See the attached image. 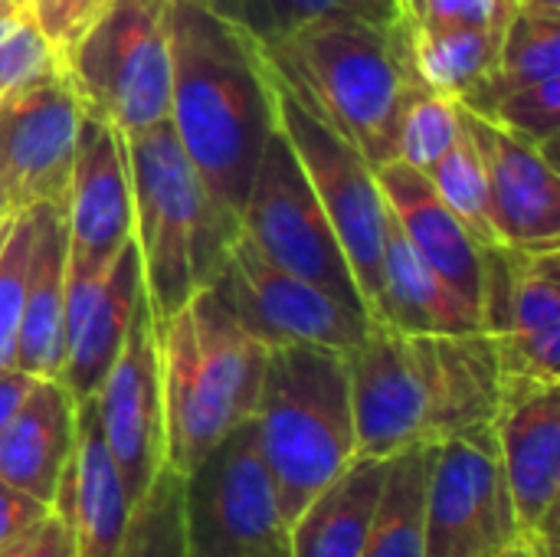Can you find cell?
<instances>
[{"label":"cell","mask_w":560,"mask_h":557,"mask_svg":"<svg viewBox=\"0 0 560 557\" xmlns=\"http://www.w3.org/2000/svg\"><path fill=\"white\" fill-rule=\"evenodd\" d=\"M187 557H292V529L253 417L184 476Z\"/></svg>","instance_id":"8"},{"label":"cell","mask_w":560,"mask_h":557,"mask_svg":"<svg viewBox=\"0 0 560 557\" xmlns=\"http://www.w3.org/2000/svg\"><path fill=\"white\" fill-rule=\"evenodd\" d=\"M479 325L492 338L505 378L560 381L558 246H486Z\"/></svg>","instance_id":"13"},{"label":"cell","mask_w":560,"mask_h":557,"mask_svg":"<svg viewBox=\"0 0 560 557\" xmlns=\"http://www.w3.org/2000/svg\"><path fill=\"white\" fill-rule=\"evenodd\" d=\"M59 66L82 112L121 138L167 121L171 0H98L59 46Z\"/></svg>","instance_id":"7"},{"label":"cell","mask_w":560,"mask_h":557,"mask_svg":"<svg viewBox=\"0 0 560 557\" xmlns=\"http://www.w3.org/2000/svg\"><path fill=\"white\" fill-rule=\"evenodd\" d=\"M358 456L390 460L492 423L502 397V364L486 332L407 335L371 322L345 355Z\"/></svg>","instance_id":"2"},{"label":"cell","mask_w":560,"mask_h":557,"mask_svg":"<svg viewBox=\"0 0 560 557\" xmlns=\"http://www.w3.org/2000/svg\"><path fill=\"white\" fill-rule=\"evenodd\" d=\"M463 135V105L450 95L430 92L413 82L400 105L397 121V158L417 171H430Z\"/></svg>","instance_id":"30"},{"label":"cell","mask_w":560,"mask_h":557,"mask_svg":"<svg viewBox=\"0 0 560 557\" xmlns=\"http://www.w3.org/2000/svg\"><path fill=\"white\" fill-rule=\"evenodd\" d=\"M200 3H207L213 13H220L243 33H249L259 46L299 30L308 20L345 10L341 0H200Z\"/></svg>","instance_id":"34"},{"label":"cell","mask_w":560,"mask_h":557,"mask_svg":"<svg viewBox=\"0 0 560 557\" xmlns=\"http://www.w3.org/2000/svg\"><path fill=\"white\" fill-rule=\"evenodd\" d=\"M164 463L187 476L256 410L269 348L207 286L158 322Z\"/></svg>","instance_id":"4"},{"label":"cell","mask_w":560,"mask_h":557,"mask_svg":"<svg viewBox=\"0 0 560 557\" xmlns=\"http://www.w3.org/2000/svg\"><path fill=\"white\" fill-rule=\"evenodd\" d=\"M75 450V397L56 378H36L0 433V479L52 506Z\"/></svg>","instance_id":"22"},{"label":"cell","mask_w":560,"mask_h":557,"mask_svg":"<svg viewBox=\"0 0 560 557\" xmlns=\"http://www.w3.org/2000/svg\"><path fill=\"white\" fill-rule=\"evenodd\" d=\"M0 223H3V220H0Z\"/></svg>","instance_id":"46"},{"label":"cell","mask_w":560,"mask_h":557,"mask_svg":"<svg viewBox=\"0 0 560 557\" xmlns=\"http://www.w3.org/2000/svg\"><path fill=\"white\" fill-rule=\"evenodd\" d=\"M30 236H33V213L23 210L10 220V230L0 243V374L16 368Z\"/></svg>","instance_id":"33"},{"label":"cell","mask_w":560,"mask_h":557,"mask_svg":"<svg viewBox=\"0 0 560 557\" xmlns=\"http://www.w3.org/2000/svg\"><path fill=\"white\" fill-rule=\"evenodd\" d=\"M82 105L59 72L0 98V220L36 204H62Z\"/></svg>","instance_id":"14"},{"label":"cell","mask_w":560,"mask_h":557,"mask_svg":"<svg viewBox=\"0 0 560 557\" xmlns=\"http://www.w3.org/2000/svg\"><path fill=\"white\" fill-rule=\"evenodd\" d=\"M518 542L492 423L433 443L427 479V557H499Z\"/></svg>","instance_id":"11"},{"label":"cell","mask_w":560,"mask_h":557,"mask_svg":"<svg viewBox=\"0 0 560 557\" xmlns=\"http://www.w3.org/2000/svg\"><path fill=\"white\" fill-rule=\"evenodd\" d=\"M345 10L371 20V23H381V26H394L397 23V3L394 0H341Z\"/></svg>","instance_id":"42"},{"label":"cell","mask_w":560,"mask_h":557,"mask_svg":"<svg viewBox=\"0 0 560 557\" xmlns=\"http://www.w3.org/2000/svg\"><path fill=\"white\" fill-rule=\"evenodd\" d=\"M240 236L266 263L325 289L351 309L368 312L345 250L312 190L299 154L292 151L279 125L269 135L259 167L253 174L240 213Z\"/></svg>","instance_id":"9"},{"label":"cell","mask_w":560,"mask_h":557,"mask_svg":"<svg viewBox=\"0 0 560 557\" xmlns=\"http://www.w3.org/2000/svg\"><path fill=\"white\" fill-rule=\"evenodd\" d=\"M430 184L443 197V204L459 217V223L476 236L479 246H495V227H492V210H489V184H486V167L482 158L466 131V115H463V135L456 144L427 171Z\"/></svg>","instance_id":"31"},{"label":"cell","mask_w":560,"mask_h":557,"mask_svg":"<svg viewBox=\"0 0 560 557\" xmlns=\"http://www.w3.org/2000/svg\"><path fill=\"white\" fill-rule=\"evenodd\" d=\"M33 381H36V378L23 374V371H16V368L0 374V433L7 430V423H10V417L16 414V407L23 404V397L30 394Z\"/></svg>","instance_id":"41"},{"label":"cell","mask_w":560,"mask_h":557,"mask_svg":"<svg viewBox=\"0 0 560 557\" xmlns=\"http://www.w3.org/2000/svg\"><path fill=\"white\" fill-rule=\"evenodd\" d=\"M495 446L512 492L518 535L558 509L560 492V381L505 378L492 417Z\"/></svg>","instance_id":"18"},{"label":"cell","mask_w":560,"mask_h":557,"mask_svg":"<svg viewBox=\"0 0 560 557\" xmlns=\"http://www.w3.org/2000/svg\"><path fill=\"white\" fill-rule=\"evenodd\" d=\"M499 557H558V509H551L532 535H518Z\"/></svg>","instance_id":"40"},{"label":"cell","mask_w":560,"mask_h":557,"mask_svg":"<svg viewBox=\"0 0 560 557\" xmlns=\"http://www.w3.org/2000/svg\"><path fill=\"white\" fill-rule=\"evenodd\" d=\"M548 79H560V20L515 10L502 33L495 66L459 98V105L469 112H482L492 98Z\"/></svg>","instance_id":"28"},{"label":"cell","mask_w":560,"mask_h":557,"mask_svg":"<svg viewBox=\"0 0 560 557\" xmlns=\"http://www.w3.org/2000/svg\"><path fill=\"white\" fill-rule=\"evenodd\" d=\"M387 210L413 243V250L436 269V276L479 315L482 292V250L459 217L443 204L430 177L404 161L377 167Z\"/></svg>","instance_id":"20"},{"label":"cell","mask_w":560,"mask_h":557,"mask_svg":"<svg viewBox=\"0 0 560 557\" xmlns=\"http://www.w3.org/2000/svg\"><path fill=\"white\" fill-rule=\"evenodd\" d=\"M253 427L292 529L302 509L358 456L345 355L305 345L272 348Z\"/></svg>","instance_id":"6"},{"label":"cell","mask_w":560,"mask_h":557,"mask_svg":"<svg viewBox=\"0 0 560 557\" xmlns=\"http://www.w3.org/2000/svg\"><path fill=\"white\" fill-rule=\"evenodd\" d=\"M171 131L217 207L240 223L279 125L259 43L200 0H171Z\"/></svg>","instance_id":"1"},{"label":"cell","mask_w":560,"mask_h":557,"mask_svg":"<svg viewBox=\"0 0 560 557\" xmlns=\"http://www.w3.org/2000/svg\"><path fill=\"white\" fill-rule=\"evenodd\" d=\"M59 69V53L49 43L33 3L0 0V98Z\"/></svg>","instance_id":"32"},{"label":"cell","mask_w":560,"mask_h":557,"mask_svg":"<svg viewBox=\"0 0 560 557\" xmlns=\"http://www.w3.org/2000/svg\"><path fill=\"white\" fill-rule=\"evenodd\" d=\"M30 3H33V10H36V16L43 23L46 36H49V43L59 53V46L72 36V30L85 20V13L98 0H30Z\"/></svg>","instance_id":"39"},{"label":"cell","mask_w":560,"mask_h":557,"mask_svg":"<svg viewBox=\"0 0 560 557\" xmlns=\"http://www.w3.org/2000/svg\"><path fill=\"white\" fill-rule=\"evenodd\" d=\"M115 557H187L184 542V476L167 463L135 502Z\"/></svg>","instance_id":"29"},{"label":"cell","mask_w":560,"mask_h":557,"mask_svg":"<svg viewBox=\"0 0 560 557\" xmlns=\"http://www.w3.org/2000/svg\"><path fill=\"white\" fill-rule=\"evenodd\" d=\"M131 509L135 506L125 492L121 473L102 437L95 401H79L75 450L69 466V512L79 557H115L125 538Z\"/></svg>","instance_id":"23"},{"label":"cell","mask_w":560,"mask_h":557,"mask_svg":"<svg viewBox=\"0 0 560 557\" xmlns=\"http://www.w3.org/2000/svg\"><path fill=\"white\" fill-rule=\"evenodd\" d=\"M276 115L345 250L361 302L368 315L377 318L381 289H384V240H387V200L377 184V167L351 141H345L338 131L322 125L315 115H308L279 82H276Z\"/></svg>","instance_id":"10"},{"label":"cell","mask_w":560,"mask_h":557,"mask_svg":"<svg viewBox=\"0 0 560 557\" xmlns=\"http://www.w3.org/2000/svg\"><path fill=\"white\" fill-rule=\"evenodd\" d=\"M276 82L374 167L397 158V121L413 76L400 30L335 10L262 43Z\"/></svg>","instance_id":"3"},{"label":"cell","mask_w":560,"mask_h":557,"mask_svg":"<svg viewBox=\"0 0 560 557\" xmlns=\"http://www.w3.org/2000/svg\"><path fill=\"white\" fill-rule=\"evenodd\" d=\"M26 286H23V318L16 345V371L30 378H56L66 358V213L62 204H36Z\"/></svg>","instance_id":"21"},{"label":"cell","mask_w":560,"mask_h":557,"mask_svg":"<svg viewBox=\"0 0 560 557\" xmlns=\"http://www.w3.org/2000/svg\"><path fill=\"white\" fill-rule=\"evenodd\" d=\"M381 325L407 335H466L482 332L479 315L436 276V269L413 250L394 213L387 210L384 240V289H381Z\"/></svg>","instance_id":"24"},{"label":"cell","mask_w":560,"mask_h":557,"mask_svg":"<svg viewBox=\"0 0 560 557\" xmlns=\"http://www.w3.org/2000/svg\"><path fill=\"white\" fill-rule=\"evenodd\" d=\"M394 3H397V16H400V10H407V7H410L413 0H394Z\"/></svg>","instance_id":"44"},{"label":"cell","mask_w":560,"mask_h":557,"mask_svg":"<svg viewBox=\"0 0 560 557\" xmlns=\"http://www.w3.org/2000/svg\"><path fill=\"white\" fill-rule=\"evenodd\" d=\"M125 148L135 246L141 256L144 299L158 325L217 279L240 223L217 207L180 151L171 121L125 138Z\"/></svg>","instance_id":"5"},{"label":"cell","mask_w":560,"mask_h":557,"mask_svg":"<svg viewBox=\"0 0 560 557\" xmlns=\"http://www.w3.org/2000/svg\"><path fill=\"white\" fill-rule=\"evenodd\" d=\"M210 289L269 351L305 345L348 355L371 328L368 312L351 309L325 289L266 263L240 233Z\"/></svg>","instance_id":"12"},{"label":"cell","mask_w":560,"mask_h":557,"mask_svg":"<svg viewBox=\"0 0 560 557\" xmlns=\"http://www.w3.org/2000/svg\"><path fill=\"white\" fill-rule=\"evenodd\" d=\"M10 220H13V217H10ZM10 220H3V223H0V243H3V236H7V230H10Z\"/></svg>","instance_id":"45"},{"label":"cell","mask_w":560,"mask_h":557,"mask_svg":"<svg viewBox=\"0 0 560 557\" xmlns=\"http://www.w3.org/2000/svg\"><path fill=\"white\" fill-rule=\"evenodd\" d=\"M466 115V131L482 158L489 210L499 243L545 250L560 243V177L551 144L528 141L482 115Z\"/></svg>","instance_id":"17"},{"label":"cell","mask_w":560,"mask_h":557,"mask_svg":"<svg viewBox=\"0 0 560 557\" xmlns=\"http://www.w3.org/2000/svg\"><path fill=\"white\" fill-rule=\"evenodd\" d=\"M46 512H49L46 502H39L30 492L0 479V548L10 545L13 538H20L26 529H33Z\"/></svg>","instance_id":"38"},{"label":"cell","mask_w":560,"mask_h":557,"mask_svg":"<svg viewBox=\"0 0 560 557\" xmlns=\"http://www.w3.org/2000/svg\"><path fill=\"white\" fill-rule=\"evenodd\" d=\"M515 10L545 20H560V0H515Z\"/></svg>","instance_id":"43"},{"label":"cell","mask_w":560,"mask_h":557,"mask_svg":"<svg viewBox=\"0 0 560 557\" xmlns=\"http://www.w3.org/2000/svg\"><path fill=\"white\" fill-rule=\"evenodd\" d=\"M515 16V0H413L400 10L397 23L423 26V30H505Z\"/></svg>","instance_id":"36"},{"label":"cell","mask_w":560,"mask_h":557,"mask_svg":"<svg viewBox=\"0 0 560 557\" xmlns=\"http://www.w3.org/2000/svg\"><path fill=\"white\" fill-rule=\"evenodd\" d=\"M62 213L69 240V276H92L105 269L135 236L125 138L89 112H82L79 121Z\"/></svg>","instance_id":"16"},{"label":"cell","mask_w":560,"mask_h":557,"mask_svg":"<svg viewBox=\"0 0 560 557\" xmlns=\"http://www.w3.org/2000/svg\"><path fill=\"white\" fill-rule=\"evenodd\" d=\"M384 476L387 460L354 456L292 522V557H361Z\"/></svg>","instance_id":"25"},{"label":"cell","mask_w":560,"mask_h":557,"mask_svg":"<svg viewBox=\"0 0 560 557\" xmlns=\"http://www.w3.org/2000/svg\"><path fill=\"white\" fill-rule=\"evenodd\" d=\"M400 46L413 82L430 92L463 98L499 59L502 33L505 30H423L410 23H397Z\"/></svg>","instance_id":"26"},{"label":"cell","mask_w":560,"mask_h":557,"mask_svg":"<svg viewBox=\"0 0 560 557\" xmlns=\"http://www.w3.org/2000/svg\"><path fill=\"white\" fill-rule=\"evenodd\" d=\"M433 446H410L387 460L384 489L361 557H427V479Z\"/></svg>","instance_id":"27"},{"label":"cell","mask_w":560,"mask_h":557,"mask_svg":"<svg viewBox=\"0 0 560 557\" xmlns=\"http://www.w3.org/2000/svg\"><path fill=\"white\" fill-rule=\"evenodd\" d=\"M95 414L131 506L164 466V394L158 328L148 299L131 315L125 345L95 391Z\"/></svg>","instance_id":"15"},{"label":"cell","mask_w":560,"mask_h":557,"mask_svg":"<svg viewBox=\"0 0 560 557\" xmlns=\"http://www.w3.org/2000/svg\"><path fill=\"white\" fill-rule=\"evenodd\" d=\"M0 557H79L72 512H69V469L59 483V492H56L49 512L33 529H26L20 538L3 545Z\"/></svg>","instance_id":"37"},{"label":"cell","mask_w":560,"mask_h":557,"mask_svg":"<svg viewBox=\"0 0 560 557\" xmlns=\"http://www.w3.org/2000/svg\"><path fill=\"white\" fill-rule=\"evenodd\" d=\"M472 115H482V118H489V121L528 138V141L551 144L560 128V79L512 89Z\"/></svg>","instance_id":"35"},{"label":"cell","mask_w":560,"mask_h":557,"mask_svg":"<svg viewBox=\"0 0 560 557\" xmlns=\"http://www.w3.org/2000/svg\"><path fill=\"white\" fill-rule=\"evenodd\" d=\"M141 299L144 279L135 236L105 269L92 276L66 272V358L59 381L75 397V404L95 397L125 345L131 315Z\"/></svg>","instance_id":"19"}]
</instances>
